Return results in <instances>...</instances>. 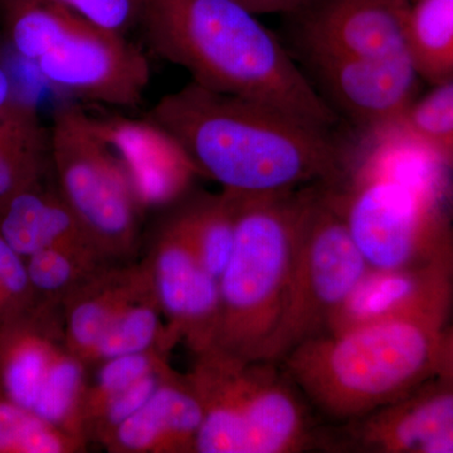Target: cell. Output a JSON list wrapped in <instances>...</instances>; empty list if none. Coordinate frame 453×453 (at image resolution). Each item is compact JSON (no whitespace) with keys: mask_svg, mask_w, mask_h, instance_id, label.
Returning a JSON list of instances; mask_svg holds the SVG:
<instances>
[{"mask_svg":"<svg viewBox=\"0 0 453 453\" xmlns=\"http://www.w3.org/2000/svg\"><path fill=\"white\" fill-rule=\"evenodd\" d=\"M148 118L174 136L201 175L235 195L335 183L353 150L334 130L193 81L160 98Z\"/></svg>","mask_w":453,"mask_h":453,"instance_id":"obj_1","label":"cell"},{"mask_svg":"<svg viewBox=\"0 0 453 453\" xmlns=\"http://www.w3.org/2000/svg\"><path fill=\"white\" fill-rule=\"evenodd\" d=\"M257 17L234 0H142L138 27L154 53L203 88L335 129L338 113Z\"/></svg>","mask_w":453,"mask_h":453,"instance_id":"obj_2","label":"cell"},{"mask_svg":"<svg viewBox=\"0 0 453 453\" xmlns=\"http://www.w3.org/2000/svg\"><path fill=\"white\" fill-rule=\"evenodd\" d=\"M452 301L449 281L404 314L321 334L280 363L321 412L354 421L436 375Z\"/></svg>","mask_w":453,"mask_h":453,"instance_id":"obj_3","label":"cell"},{"mask_svg":"<svg viewBox=\"0 0 453 453\" xmlns=\"http://www.w3.org/2000/svg\"><path fill=\"white\" fill-rule=\"evenodd\" d=\"M310 188L232 193L235 238L219 280V323L213 348L264 360L285 305Z\"/></svg>","mask_w":453,"mask_h":453,"instance_id":"obj_4","label":"cell"},{"mask_svg":"<svg viewBox=\"0 0 453 453\" xmlns=\"http://www.w3.org/2000/svg\"><path fill=\"white\" fill-rule=\"evenodd\" d=\"M203 408L196 453H297L315 440L294 381L276 362L211 348L187 372Z\"/></svg>","mask_w":453,"mask_h":453,"instance_id":"obj_5","label":"cell"},{"mask_svg":"<svg viewBox=\"0 0 453 453\" xmlns=\"http://www.w3.org/2000/svg\"><path fill=\"white\" fill-rule=\"evenodd\" d=\"M324 189L369 266L438 268L453 277L451 193L401 180L353 157Z\"/></svg>","mask_w":453,"mask_h":453,"instance_id":"obj_6","label":"cell"},{"mask_svg":"<svg viewBox=\"0 0 453 453\" xmlns=\"http://www.w3.org/2000/svg\"><path fill=\"white\" fill-rule=\"evenodd\" d=\"M50 154L57 190L101 255L111 264L130 259L138 251L142 211L91 115L76 105L57 110Z\"/></svg>","mask_w":453,"mask_h":453,"instance_id":"obj_7","label":"cell"},{"mask_svg":"<svg viewBox=\"0 0 453 453\" xmlns=\"http://www.w3.org/2000/svg\"><path fill=\"white\" fill-rule=\"evenodd\" d=\"M369 265L324 186L310 188L281 318L264 360L280 363L327 321Z\"/></svg>","mask_w":453,"mask_h":453,"instance_id":"obj_8","label":"cell"},{"mask_svg":"<svg viewBox=\"0 0 453 453\" xmlns=\"http://www.w3.org/2000/svg\"><path fill=\"white\" fill-rule=\"evenodd\" d=\"M41 76L57 88L100 105H142L150 85L148 57L127 35L85 23L35 62Z\"/></svg>","mask_w":453,"mask_h":453,"instance_id":"obj_9","label":"cell"},{"mask_svg":"<svg viewBox=\"0 0 453 453\" xmlns=\"http://www.w3.org/2000/svg\"><path fill=\"white\" fill-rule=\"evenodd\" d=\"M413 0H312L292 14L303 56L333 55L411 67Z\"/></svg>","mask_w":453,"mask_h":453,"instance_id":"obj_10","label":"cell"},{"mask_svg":"<svg viewBox=\"0 0 453 453\" xmlns=\"http://www.w3.org/2000/svg\"><path fill=\"white\" fill-rule=\"evenodd\" d=\"M145 262L175 344L186 342L193 356L213 348L219 323V280L199 264L177 211L157 228Z\"/></svg>","mask_w":453,"mask_h":453,"instance_id":"obj_11","label":"cell"},{"mask_svg":"<svg viewBox=\"0 0 453 453\" xmlns=\"http://www.w3.org/2000/svg\"><path fill=\"white\" fill-rule=\"evenodd\" d=\"M91 120L140 210L180 204L201 173L174 136L148 116L91 115Z\"/></svg>","mask_w":453,"mask_h":453,"instance_id":"obj_12","label":"cell"},{"mask_svg":"<svg viewBox=\"0 0 453 453\" xmlns=\"http://www.w3.org/2000/svg\"><path fill=\"white\" fill-rule=\"evenodd\" d=\"M330 449L369 453H453V381L434 377L408 395L345 422Z\"/></svg>","mask_w":453,"mask_h":453,"instance_id":"obj_13","label":"cell"},{"mask_svg":"<svg viewBox=\"0 0 453 453\" xmlns=\"http://www.w3.org/2000/svg\"><path fill=\"white\" fill-rule=\"evenodd\" d=\"M321 96L362 135L395 125L419 96L421 77L414 68L353 57L306 55Z\"/></svg>","mask_w":453,"mask_h":453,"instance_id":"obj_14","label":"cell"},{"mask_svg":"<svg viewBox=\"0 0 453 453\" xmlns=\"http://www.w3.org/2000/svg\"><path fill=\"white\" fill-rule=\"evenodd\" d=\"M202 422L196 390L175 372L103 447L112 453H193Z\"/></svg>","mask_w":453,"mask_h":453,"instance_id":"obj_15","label":"cell"},{"mask_svg":"<svg viewBox=\"0 0 453 453\" xmlns=\"http://www.w3.org/2000/svg\"><path fill=\"white\" fill-rule=\"evenodd\" d=\"M149 279L145 259L138 265L110 264L65 297L62 303L65 345L88 368L98 340Z\"/></svg>","mask_w":453,"mask_h":453,"instance_id":"obj_16","label":"cell"},{"mask_svg":"<svg viewBox=\"0 0 453 453\" xmlns=\"http://www.w3.org/2000/svg\"><path fill=\"white\" fill-rule=\"evenodd\" d=\"M0 235L25 259L57 249L109 262L58 190L43 192L35 186L12 196L0 207Z\"/></svg>","mask_w":453,"mask_h":453,"instance_id":"obj_17","label":"cell"},{"mask_svg":"<svg viewBox=\"0 0 453 453\" xmlns=\"http://www.w3.org/2000/svg\"><path fill=\"white\" fill-rule=\"evenodd\" d=\"M449 281L453 277L438 268L369 266L330 316L325 333L344 332L404 314Z\"/></svg>","mask_w":453,"mask_h":453,"instance_id":"obj_18","label":"cell"},{"mask_svg":"<svg viewBox=\"0 0 453 453\" xmlns=\"http://www.w3.org/2000/svg\"><path fill=\"white\" fill-rule=\"evenodd\" d=\"M175 345L150 275L149 281L122 308L98 340L88 369L112 357L130 354L149 350L169 353Z\"/></svg>","mask_w":453,"mask_h":453,"instance_id":"obj_19","label":"cell"},{"mask_svg":"<svg viewBox=\"0 0 453 453\" xmlns=\"http://www.w3.org/2000/svg\"><path fill=\"white\" fill-rule=\"evenodd\" d=\"M0 12L17 55L32 64L88 23L52 0H0Z\"/></svg>","mask_w":453,"mask_h":453,"instance_id":"obj_20","label":"cell"},{"mask_svg":"<svg viewBox=\"0 0 453 453\" xmlns=\"http://www.w3.org/2000/svg\"><path fill=\"white\" fill-rule=\"evenodd\" d=\"M188 242L201 266L219 280L231 257L235 238L234 195L203 196L175 210Z\"/></svg>","mask_w":453,"mask_h":453,"instance_id":"obj_21","label":"cell"},{"mask_svg":"<svg viewBox=\"0 0 453 453\" xmlns=\"http://www.w3.org/2000/svg\"><path fill=\"white\" fill-rule=\"evenodd\" d=\"M411 50L422 82L453 79V0H413Z\"/></svg>","mask_w":453,"mask_h":453,"instance_id":"obj_22","label":"cell"},{"mask_svg":"<svg viewBox=\"0 0 453 453\" xmlns=\"http://www.w3.org/2000/svg\"><path fill=\"white\" fill-rule=\"evenodd\" d=\"M388 129L426 146L453 173V79L417 97Z\"/></svg>","mask_w":453,"mask_h":453,"instance_id":"obj_23","label":"cell"},{"mask_svg":"<svg viewBox=\"0 0 453 453\" xmlns=\"http://www.w3.org/2000/svg\"><path fill=\"white\" fill-rule=\"evenodd\" d=\"M88 447L0 393V453H79Z\"/></svg>","mask_w":453,"mask_h":453,"instance_id":"obj_24","label":"cell"},{"mask_svg":"<svg viewBox=\"0 0 453 453\" xmlns=\"http://www.w3.org/2000/svg\"><path fill=\"white\" fill-rule=\"evenodd\" d=\"M38 305L62 309L65 297L101 267L110 265L65 250H43L25 259Z\"/></svg>","mask_w":453,"mask_h":453,"instance_id":"obj_25","label":"cell"},{"mask_svg":"<svg viewBox=\"0 0 453 453\" xmlns=\"http://www.w3.org/2000/svg\"><path fill=\"white\" fill-rule=\"evenodd\" d=\"M168 354L162 350H149L144 353L112 357L89 368L82 403V431H86L107 403L129 388L136 381L155 371L169 365ZM88 440V438H86Z\"/></svg>","mask_w":453,"mask_h":453,"instance_id":"obj_26","label":"cell"},{"mask_svg":"<svg viewBox=\"0 0 453 453\" xmlns=\"http://www.w3.org/2000/svg\"><path fill=\"white\" fill-rule=\"evenodd\" d=\"M37 306L25 258L0 235V326Z\"/></svg>","mask_w":453,"mask_h":453,"instance_id":"obj_27","label":"cell"},{"mask_svg":"<svg viewBox=\"0 0 453 453\" xmlns=\"http://www.w3.org/2000/svg\"><path fill=\"white\" fill-rule=\"evenodd\" d=\"M101 28L127 35L139 26L142 0H52Z\"/></svg>","mask_w":453,"mask_h":453,"instance_id":"obj_28","label":"cell"},{"mask_svg":"<svg viewBox=\"0 0 453 453\" xmlns=\"http://www.w3.org/2000/svg\"><path fill=\"white\" fill-rule=\"evenodd\" d=\"M247 11L261 14H295L305 8L312 0H234Z\"/></svg>","mask_w":453,"mask_h":453,"instance_id":"obj_29","label":"cell"},{"mask_svg":"<svg viewBox=\"0 0 453 453\" xmlns=\"http://www.w3.org/2000/svg\"><path fill=\"white\" fill-rule=\"evenodd\" d=\"M434 377L453 381V325L449 327L447 326L445 336H443L437 372Z\"/></svg>","mask_w":453,"mask_h":453,"instance_id":"obj_30","label":"cell"},{"mask_svg":"<svg viewBox=\"0 0 453 453\" xmlns=\"http://www.w3.org/2000/svg\"><path fill=\"white\" fill-rule=\"evenodd\" d=\"M12 82L11 77L4 68L0 67V110L9 103L11 97Z\"/></svg>","mask_w":453,"mask_h":453,"instance_id":"obj_31","label":"cell"},{"mask_svg":"<svg viewBox=\"0 0 453 453\" xmlns=\"http://www.w3.org/2000/svg\"><path fill=\"white\" fill-rule=\"evenodd\" d=\"M451 201H452V204H453V188H452V196H451Z\"/></svg>","mask_w":453,"mask_h":453,"instance_id":"obj_32","label":"cell"}]
</instances>
